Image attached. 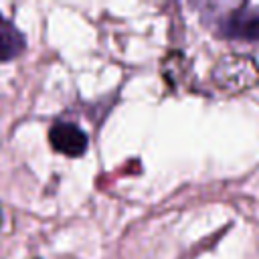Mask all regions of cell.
Listing matches in <instances>:
<instances>
[{"instance_id":"obj_4","label":"cell","mask_w":259,"mask_h":259,"mask_svg":"<svg viewBox=\"0 0 259 259\" xmlns=\"http://www.w3.org/2000/svg\"><path fill=\"white\" fill-rule=\"evenodd\" d=\"M24 49H26V38L22 36V32L0 14V63L20 57Z\"/></svg>"},{"instance_id":"obj_3","label":"cell","mask_w":259,"mask_h":259,"mask_svg":"<svg viewBox=\"0 0 259 259\" xmlns=\"http://www.w3.org/2000/svg\"><path fill=\"white\" fill-rule=\"evenodd\" d=\"M49 142L59 154L71 158L83 156L89 144L87 134L73 121H55L49 130Z\"/></svg>"},{"instance_id":"obj_1","label":"cell","mask_w":259,"mask_h":259,"mask_svg":"<svg viewBox=\"0 0 259 259\" xmlns=\"http://www.w3.org/2000/svg\"><path fill=\"white\" fill-rule=\"evenodd\" d=\"M212 81L227 93H241L259 83V67L251 57L227 55L214 65Z\"/></svg>"},{"instance_id":"obj_2","label":"cell","mask_w":259,"mask_h":259,"mask_svg":"<svg viewBox=\"0 0 259 259\" xmlns=\"http://www.w3.org/2000/svg\"><path fill=\"white\" fill-rule=\"evenodd\" d=\"M217 34L239 40H259V6L243 4L231 10L219 22Z\"/></svg>"}]
</instances>
